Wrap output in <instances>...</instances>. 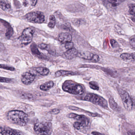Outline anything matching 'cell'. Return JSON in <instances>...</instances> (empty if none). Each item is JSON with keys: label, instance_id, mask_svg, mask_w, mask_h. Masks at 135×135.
Segmentation results:
<instances>
[{"label": "cell", "instance_id": "obj_1", "mask_svg": "<svg viewBox=\"0 0 135 135\" xmlns=\"http://www.w3.org/2000/svg\"><path fill=\"white\" fill-rule=\"evenodd\" d=\"M7 116L11 122L19 126H25L29 120L28 115L22 110H11L8 113Z\"/></svg>", "mask_w": 135, "mask_h": 135}, {"label": "cell", "instance_id": "obj_2", "mask_svg": "<svg viewBox=\"0 0 135 135\" xmlns=\"http://www.w3.org/2000/svg\"><path fill=\"white\" fill-rule=\"evenodd\" d=\"M62 88L64 91L76 95H82L84 92V88L82 85L71 80L65 81L62 84Z\"/></svg>", "mask_w": 135, "mask_h": 135}, {"label": "cell", "instance_id": "obj_3", "mask_svg": "<svg viewBox=\"0 0 135 135\" xmlns=\"http://www.w3.org/2000/svg\"><path fill=\"white\" fill-rule=\"evenodd\" d=\"M82 99L98 105L106 109H109L108 103L107 100L102 96L93 93L87 94L82 98Z\"/></svg>", "mask_w": 135, "mask_h": 135}, {"label": "cell", "instance_id": "obj_4", "mask_svg": "<svg viewBox=\"0 0 135 135\" xmlns=\"http://www.w3.org/2000/svg\"><path fill=\"white\" fill-rule=\"evenodd\" d=\"M34 130L37 134L50 135L52 132V126L49 122H42L35 123Z\"/></svg>", "mask_w": 135, "mask_h": 135}, {"label": "cell", "instance_id": "obj_5", "mask_svg": "<svg viewBox=\"0 0 135 135\" xmlns=\"http://www.w3.org/2000/svg\"><path fill=\"white\" fill-rule=\"evenodd\" d=\"M118 91L125 109L128 111L132 110L133 103L128 93L126 91L122 89H118Z\"/></svg>", "mask_w": 135, "mask_h": 135}, {"label": "cell", "instance_id": "obj_6", "mask_svg": "<svg viewBox=\"0 0 135 135\" xmlns=\"http://www.w3.org/2000/svg\"><path fill=\"white\" fill-rule=\"evenodd\" d=\"M25 18L28 22L33 23H42L45 20V16L41 12H33L27 14Z\"/></svg>", "mask_w": 135, "mask_h": 135}, {"label": "cell", "instance_id": "obj_7", "mask_svg": "<svg viewBox=\"0 0 135 135\" xmlns=\"http://www.w3.org/2000/svg\"><path fill=\"white\" fill-rule=\"evenodd\" d=\"M34 32V29L32 28L28 27L25 29L21 36L19 38L21 44L23 45H27L30 44L33 39Z\"/></svg>", "mask_w": 135, "mask_h": 135}, {"label": "cell", "instance_id": "obj_8", "mask_svg": "<svg viewBox=\"0 0 135 135\" xmlns=\"http://www.w3.org/2000/svg\"><path fill=\"white\" fill-rule=\"evenodd\" d=\"M80 58L84 60L90 61L93 62H98L100 60L99 56L97 54H94L89 52H83L78 54Z\"/></svg>", "mask_w": 135, "mask_h": 135}, {"label": "cell", "instance_id": "obj_9", "mask_svg": "<svg viewBox=\"0 0 135 135\" xmlns=\"http://www.w3.org/2000/svg\"><path fill=\"white\" fill-rule=\"evenodd\" d=\"M35 78V75L34 74L28 72H26L22 75L21 81L25 85H30L33 82Z\"/></svg>", "mask_w": 135, "mask_h": 135}, {"label": "cell", "instance_id": "obj_10", "mask_svg": "<svg viewBox=\"0 0 135 135\" xmlns=\"http://www.w3.org/2000/svg\"><path fill=\"white\" fill-rule=\"evenodd\" d=\"M0 133L3 135H23L22 132L8 127H0Z\"/></svg>", "mask_w": 135, "mask_h": 135}, {"label": "cell", "instance_id": "obj_11", "mask_svg": "<svg viewBox=\"0 0 135 135\" xmlns=\"http://www.w3.org/2000/svg\"><path fill=\"white\" fill-rule=\"evenodd\" d=\"M67 117L69 118L76 119V120L84 123L86 126H87L89 123V120L88 118L84 115H79V114H76L71 113L68 114Z\"/></svg>", "mask_w": 135, "mask_h": 135}, {"label": "cell", "instance_id": "obj_12", "mask_svg": "<svg viewBox=\"0 0 135 135\" xmlns=\"http://www.w3.org/2000/svg\"><path fill=\"white\" fill-rule=\"evenodd\" d=\"M79 54L78 50L75 48L68 49L64 53L65 57L68 60H71L76 57Z\"/></svg>", "mask_w": 135, "mask_h": 135}, {"label": "cell", "instance_id": "obj_13", "mask_svg": "<svg viewBox=\"0 0 135 135\" xmlns=\"http://www.w3.org/2000/svg\"><path fill=\"white\" fill-rule=\"evenodd\" d=\"M59 41L63 43L70 42L72 39V35L68 33H62L59 34Z\"/></svg>", "mask_w": 135, "mask_h": 135}, {"label": "cell", "instance_id": "obj_14", "mask_svg": "<svg viewBox=\"0 0 135 135\" xmlns=\"http://www.w3.org/2000/svg\"><path fill=\"white\" fill-rule=\"evenodd\" d=\"M76 74H77L76 73L74 72L60 70L57 71L55 72V76L56 77H59L60 76H64L75 75Z\"/></svg>", "mask_w": 135, "mask_h": 135}, {"label": "cell", "instance_id": "obj_15", "mask_svg": "<svg viewBox=\"0 0 135 135\" xmlns=\"http://www.w3.org/2000/svg\"><path fill=\"white\" fill-rule=\"evenodd\" d=\"M54 86V83L52 81L46 82L40 86V88L41 90L47 91L50 90Z\"/></svg>", "mask_w": 135, "mask_h": 135}, {"label": "cell", "instance_id": "obj_16", "mask_svg": "<svg viewBox=\"0 0 135 135\" xmlns=\"http://www.w3.org/2000/svg\"><path fill=\"white\" fill-rule=\"evenodd\" d=\"M0 8L5 11H9L11 9V6L7 0H0Z\"/></svg>", "mask_w": 135, "mask_h": 135}, {"label": "cell", "instance_id": "obj_17", "mask_svg": "<svg viewBox=\"0 0 135 135\" xmlns=\"http://www.w3.org/2000/svg\"><path fill=\"white\" fill-rule=\"evenodd\" d=\"M30 48L31 52L33 55L39 58H42V55L38 50L37 46L36 45V44H35L34 43H33L31 45Z\"/></svg>", "mask_w": 135, "mask_h": 135}, {"label": "cell", "instance_id": "obj_18", "mask_svg": "<svg viewBox=\"0 0 135 135\" xmlns=\"http://www.w3.org/2000/svg\"><path fill=\"white\" fill-rule=\"evenodd\" d=\"M135 53L133 52V53L130 54L129 53H123L121 54L120 56V57L124 60H133V61H135Z\"/></svg>", "mask_w": 135, "mask_h": 135}, {"label": "cell", "instance_id": "obj_19", "mask_svg": "<svg viewBox=\"0 0 135 135\" xmlns=\"http://www.w3.org/2000/svg\"><path fill=\"white\" fill-rule=\"evenodd\" d=\"M109 103L110 107L113 110L115 111H119L120 110V107L117 103L115 102L113 98H110L109 99Z\"/></svg>", "mask_w": 135, "mask_h": 135}, {"label": "cell", "instance_id": "obj_20", "mask_svg": "<svg viewBox=\"0 0 135 135\" xmlns=\"http://www.w3.org/2000/svg\"><path fill=\"white\" fill-rule=\"evenodd\" d=\"M36 71L42 76H46L49 73L50 70L49 69L45 67H38L35 68Z\"/></svg>", "mask_w": 135, "mask_h": 135}, {"label": "cell", "instance_id": "obj_21", "mask_svg": "<svg viewBox=\"0 0 135 135\" xmlns=\"http://www.w3.org/2000/svg\"><path fill=\"white\" fill-rule=\"evenodd\" d=\"M70 109L71 110H75V111H79V112H84L86 114H88L89 115H90V116H92L93 117H98L99 116L100 117V115L99 114H98L97 113H91V112H89V111H85V110H83L82 109H80V108H78V107H76L74 106H70L69 107Z\"/></svg>", "mask_w": 135, "mask_h": 135}, {"label": "cell", "instance_id": "obj_22", "mask_svg": "<svg viewBox=\"0 0 135 135\" xmlns=\"http://www.w3.org/2000/svg\"><path fill=\"white\" fill-rule=\"evenodd\" d=\"M125 1L126 0H106V1L110 4L113 7H116Z\"/></svg>", "mask_w": 135, "mask_h": 135}, {"label": "cell", "instance_id": "obj_23", "mask_svg": "<svg viewBox=\"0 0 135 135\" xmlns=\"http://www.w3.org/2000/svg\"><path fill=\"white\" fill-rule=\"evenodd\" d=\"M49 22L48 27L50 28H54L56 24V20L54 15H50L49 17Z\"/></svg>", "mask_w": 135, "mask_h": 135}, {"label": "cell", "instance_id": "obj_24", "mask_svg": "<svg viewBox=\"0 0 135 135\" xmlns=\"http://www.w3.org/2000/svg\"><path fill=\"white\" fill-rule=\"evenodd\" d=\"M21 98L23 99L33 100L35 98V97L33 95L27 93H22L21 94Z\"/></svg>", "mask_w": 135, "mask_h": 135}, {"label": "cell", "instance_id": "obj_25", "mask_svg": "<svg viewBox=\"0 0 135 135\" xmlns=\"http://www.w3.org/2000/svg\"><path fill=\"white\" fill-rule=\"evenodd\" d=\"M84 126H86L85 124L81 122H76L73 124V127L76 130H79Z\"/></svg>", "mask_w": 135, "mask_h": 135}, {"label": "cell", "instance_id": "obj_26", "mask_svg": "<svg viewBox=\"0 0 135 135\" xmlns=\"http://www.w3.org/2000/svg\"><path fill=\"white\" fill-rule=\"evenodd\" d=\"M89 86L91 89L95 90H99V86L96 82L95 81H91L89 83Z\"/></svg>", "mask_w": 135, "mask_h": 135}, {"label": "cell", "instance_id": "obj_27", "mask_svg": "<svg viewBox=\"0 0 135 135\" xmlns=\"http://www.w3.org/2000/svg\"><path fill=\"white\" fill-rule=\"evenodd\" d=\"M0 68L11 71H15V68L14 67L8 66L7 65L1 64H0Z\"/></svg>", "mask_w": 135, "mask_h": 135}, {"label": "cell", "instance_id": "obj_28", "mask_svg": "<svg viewBox=\"0 0 135 135\" xmlns=\"http://www.w3.org/2000/svg\"><path fill=\"white\" fill-rule=\"evenodd\" d=\"M12 79L0 76V83H9L12 81Z\"/></svg>", "mask_w": 135, "mask_h": 135}, {"label": "cell", "instance_id": "obj_29", "mask_svg": "<svg viewBox=\"0 0 135 135\" xmlns=\"http://www.w3.org/2000/svg\"><path fill=\"white\" fill-rule=\"evenodd\" d=\"M74 44L72 42H68L65 43V47L67 49H70L73 48Z\"/></svg>", "mask_w": 135, "mask_h": 135}, {"label": "cell", "instance_id": "obj_30", "mask_svg": "<svg viewBox=\"0 0 135 135\" xmlns=\"http://www.w3.org/2000/svg\"><path fill=\"white\" fill-rule=\"evenodd\" d=\"M13 33V29L12 28H9L7 31V33L6 34V36L7 37L9 38L12 36Z\"/></svg>", "mask_w": 135, "mask_h": 135}, {"label": "cell", "instance_id": "obj_31", "mask_svg": "<svg viewBox=\"0 0 135 135\" xmlns=\"http://www.w3.org/2000/svg\"><path fill=\"white\" fill-rule=\"evenodd\" d=\"M135 7L134 4L131 5L129 7V12L131 15H134L135 13Z\"/></svg>", "mask_w": 135, "mask_h": 135}, {"label": "cell", "instance_id": "obj_32", "mask_svg": "<svg viewBox=\"0 0 135 135\" xmlns=\"http://www.w3.org/2000/svg\"><path fill=\"white\" fill-rule=\"evenodd\" d=\"M110 44L113 48H116V47H118L119 46L118 42L114 39H111L110 40Z\"/></svg>", "mask_w": 135, "mask_h": 135}, {"label": "cell", "instance_id": "obj_33", "mask_svg": "<svg viewBox=\"0 0 135 135\" xmlns=\"http://www.w3.org/2000/svg\"><path fill=\"white\" fill-rule=\"evenodd\" d=\"M38 47L41 49L46 50L48 48V45L46 44H44V43H42L38 45Z\"/></svg>", "mask_w": 135, "mask_h": 135}, {"label": "cell", "instance_id": "obj_34", "mask_svg": "<svg viewBox=\"0 0 135 135\" xmlns=\"http://www.w3.org/2000/svg\"><path fill=\"white\" fill-rule=\"evenodd\" d=\"M130 44L133 49H135V38H132L130 41Z\"/></svg>", "mask_w": 135, "mask_h": 135}, {"label": "cell", "instance_id": "obj_35", "mask_svg": "<svg viewBox=\"0 0 135 135\" xmlns=\"http://www.w3.org/2000/svg\"><path fill=\"white\" fill-rule=\"evenodd\" d=\"M60 112V109H54L52 110L51 111V113L53 114H57L59 113Z\"/></svg>", "mask_w": 135, "mask_h": 135}, {"label": "cell", "instance_id": "obj_36", "mask_svg": "<svg viewBox=\"0 0 135 135\" xmlns=\"http://www.w3.org/2000/svg\"><path fill=\"white\" fill-rule=\"evenodd\" d=\"M32 6H35L37 4L38 0H29Z\"/></svg>", "mask_w": 135, "mask_h": 135}, {"label": "cell", "instance_id": "obj_37", "mask_svg": "<svg viewBox=\"0 0 135 135\" xmlns=\"http://www.w3.org/2000/svg\"><path fill=\"white\" fill-rule=\"evenodd\" d=\"M91 134L95 135H102V134H103L102 133H100L98 132H92L91 133Z\"/></svg>", "mask_w": 135, "mask_h": 135}, {"label": "cell", "instance_id": "obj_38", "mask_svg": "<svg viewBox=\"0 0 135 135\" xmlns=\"http://www.w3.org/2000/svg\"><path fill=\"white\" fill-rule=\"evenodd\" d=\"M128 135H135V132H133L132 131H129L128 132Z\"/></svg>", "mask_w": 135, "mask_h": 135}, {"label": "cell", "instance_id": "obj_39", "mask_svg": "<svg viewBox=\"0 0 135 135\" xmlns=\"http://www.w3.org/2000/svg\"><path fill=\"white\" fill-rule=\"evenodd\" d=\"M4 46L2 43H0V50H3L4 49Z\"/></svg>", "mask_w": 135, "mask_h": 135}]
</instances>
